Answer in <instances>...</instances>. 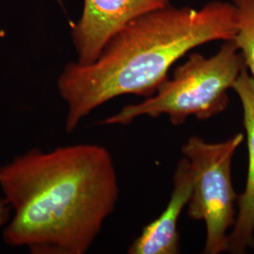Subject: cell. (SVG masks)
<instances>
[{"label": "cell", "mask_w": 254, "mask_h": 254, "mask_svg": "<svg viewBox=\"0 0 254 254\" xmlns=\"http://www.w3.org/2000/svg\"><path fill=\"white\" fill-rule=\"evenodd\" d=\"M0 190L12 208L3 240L32 254H86L120 194L112 155L91 143L19 154L0 167Z\"/></svg>", "instance_id": "6da1fadb"}, {"label": "cell", "mask_w": 254, "mask_h": 254, "mask_svg": "<svg viewBox=\"0 0 254 254\" xmlns=\"http://www.w3.org/2000/svg\"><path fill=\"white\" fill-rule=\"evenodd\" d=\"M236 33L235 7L221 0L199 9L169 4L130 21L93 63L70 62L60 73L57 89L67 106L66 132L119 96L154 95L184 56L211 42L234 40Z\"/></svg>", "instance_id": "7a4b0ae2"}, {"label": "cell", "mask_w": 254, "mask_h": 254, "mask_svg": "<svg viewBox=\"0 0 254 254\" xmlns=\"http://www.w3.org/2000/svg\"><path fill=\"white\" fill-rule=\"evenodd\" d=\"M244 67L243 58L233 40L223 42L218 52L208 58L192 53L154 95L127 105L99 124L127 126L142 116L158 118L163 115L173 126L184 125L191 116L208 120L227 109L228 91L232 90Z\"/></svg>", "instance_id": "3957f363"}, {"label": "cell", "mask_w": 254, "mask_h": 254, "mask_svg": "<svg viewBox=\"0 0 254 254\" xmlns=\"http://www.w3.org/2000/svg\"><path fill=\"white\" fill-rule=\"evenodd\" d=\"M243 140L242 133L221 142H207L193 136L182 146V154L190 164L194 176L188 216L205 223L204 254L229 250L228 231L234 226L238 200L232 182V161Z\"/></svg>", "instance_id": "277c9868"}, {"label": "cell", "mask_w": 254, "mask_h": 254, "mask_svg": "<svg viewBox=\"0 0 254 254\" xmlns=\"http://www.w3.org/2000/svg\"><path fill=\"white\" fill-rule=\"evenodd\" d=\"M169 4V0H84L81 16L71 28L75 62L93 63L109 40L130 21Z\"/></svg>", "instance_id": "5b68a950"}, {"label": "cell", "mask_w": 254, "mask_h": 254, "mask_svg": "<svg viewBox=\"0 0 254 254\" xmlns=\"http://www.w3.org/2000/svg\"><path fill=\"white\" fill-rule=\"evenodd\" d=\"M194 176L189 160L183 156L173 175L171 199L162 214L143 228L129 247V254H177L180 253L178 220L193 190Z\"/></svg>", "instance_id": "8992f818"}, {"label": "cell", "mask_w": 254, "mask_h": 254, "mask_svg": "<svg viewBox=\"0 0 254 254\" xmlns=\"http://www.w3.org/2000/svg\"><path fill=\"white\" fill-rule=\"evenodd\" d=\"M242 106L249 154L245 190L238 197L236 220L229 236V252L244 254L254 245V76L244 67L232 88Z\"/></svg>", "instance_id": "52a82bcc"}, {"label": "cell", "mask_w": 254, "mask_h": 254, "mask_svg": "<svg viewBox=\"0 0 254 254\" xmlns=\"http://www.w3.org/2000/svg\"><path fill=\"white\" fill-rule=\"evenodd\" d=\"M235 7L236 33L234 38L246 68L254 76V0H232Z\"/></svg>", "instance_id": "ba28073f"}, {"label": "cell", "mask_w": 254, "mask_h": 254, "mask_svg": "<svg viewBox=\"0 0 254 254\" xmlns=\"http://www.w3.org/2000/svg\"><path fill=\"white\" fill-rule=\"evenodd\" d=\"M12 217V208L3 197L0 198V229L5 227Z\"/></svg>", "instance_id": "9c48e42d"}, {"label": "cell", "mask_w": 254, "mask_h": 254, "mask_svg": "<svg viewBox=\"0 0 254 254\" xmlns=\"http://www.w3.org/2000/svg\"><path fill=\"white\" fill-rule=\"evenodd\" d=\"M57 1H58V2H59V3H60V4H61V5H62V4H63V0H57Z\"/></svg>", "instance_id": "30bf717a"}]
</instances>
